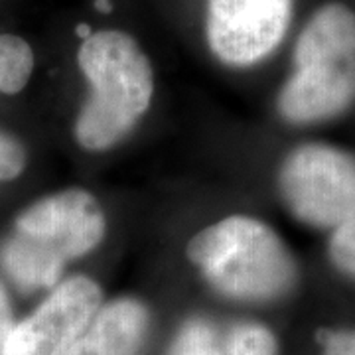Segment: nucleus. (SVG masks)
I'll return each instance as SVG.
<instances>
[{
    "mask_svg": "<svg viewBox=\"0 0 355 355\" xmlns=\"http://www.w3.org/2000/svg\"><path fill=\"white\" fill-rule=\"evenodd\" d=\"M77 62L91 93L77 116L76 139L85 150H105L125 139L148 111L153 67L139 44L119 30L83 40Z\"/></svg>",
    "mask_w": 355,
    "mask_h": 355,
    "instance_id": "nucleus-1",
    "label": "nucleus"
},
{
    "mask_svg": "<svg viewBox=\"0 0 355 355\" xmlns=\"http://www.w3.org/2000/svg\"><path fill=\"white\" fill-rule=\"evenodd\" d=\"M355 101V12L340 2L318 8L294 46V69L279 113L294 125L342 114Z\"/></svg>",
    "mask_w": 355,
    "mask_h": 355,
    "instance_id": "nucleus-2",
    "label": "nucleus"
},
{
    "mask_svg": "<svg viewBox=\"0 0 355 355\" xmlns=\"http://www.w3.org/2000/svg\"><path fill=\"white\" fill-rule=\"evenodd\" d=\"M105 235L99 202L83 190H65L32 203L16 219L0 261L24 291L53 286L64 265L93 251Z\"/></svg>",
    "mask_w": 355,
    "mask_h": 355,
    "instance_id": "nucleus-3",
    "label": "nucleus"
},
{
    "mask_svg": "<svg viewBox=\"0 0 355 355\" xmlns=\"http://www.w3.org/2000/svg\"><path fill=\"white\" fill-rule=\"evenodd\" d=\"M188 257L217 291L237 300H275L296 282V263L280 235L265 221L231 216L200 231Z\"/></svg>",
    "mask_w": 355,
    "mask_h": 355,
    "instance_id": "nucleus-4",
    "label": "nucleus"
},
{
    "mask_svg": "<svg viewBox=\"0 0 355 355\" xmlns=\"http://www.w3.org/2000/svg\"><path fill=\"white\" fill-rule=\"evenodd\" d=\"M279 188L292 216L338 229L355 219V156L331 144H302L280 166Z\"/></svg>",
    "mask_w": 355,
    "mask_h": 355,
    "instance_id": "nucleus-5",
    "label": "nucleus"
},
{
    "mask_svg": "<svg viewBox=\"0 0 355 355\" xmlns=\"http://www.w3.org/2000/svg\"><path fill=\"white\" fill-rule=\"evenodd\" d=\"M292 0H207V42L227 65L247 67L268 58L291 24Z\"/></svg>",
    "mask_w": 355,
    "mask_h": 355,
    "instance_id": "nucleus-6",
    "label": "nucleus"
},
{
    "mask_svg": "<svg viewBox=\"0 0 355 355\" xmlns=\"http://www.w3.org/2000/svg\"><path fill=\"white\" fill-rule=\"evenodd\" d=\"M99 306L101 288L95 280H65L30 316L14 324L0 355H65Z\"/></svg>",
    "mask_w": 355,
    "mask_h": 355,
    "instance_id": "nucleus-7",
    "label": "nucleus"
},
{
    "mask_svg": "<svg viewBox=\"0 0 355 355\" xmlns=\"http://www.w3.org/2000/svg\"><path fill=\"white\" fill-rule=\"evenodd\" d=\"M146 330V308L123 298L99 308L65 355H139Z\"/></svg>",
    "mask_w": 355,
    "mask_h": 355,
    "instance_id": "nucleus-8",
    "label": "nucleus"
},
{
    "mask_svg": "<svg viewBox=\"0 0 355 355\" xmlns=\"http://www.w3.org/2000/svg\"><path fill=\"white\" fill-rule=\"evenodd\" d=\"M34 71V51L20 36H0V93L14 95L26 87Z\"/></svg>",
    "mask_w": 355,
    "mask_h": 355,
    "instance_id": "nucleus-9",
    "label": "nucleus"
},
{
    "mask_svg": "<svg viewBox=\"0 0 355 355\" xmlns=\"http://www.w3.org/2000/svg\"><path fill=\"white\" fill-rule=\"evenodd\" d=\"M223 355H279V342L263 324L245 322L223 334Z\"/></svg>",
    "mask_w": 355,
    "mask_h": 355,
    "instance_id": "nucleus-10",
    "label": "nucleus"
},
{
    "mask_svg": "<svg viewBox=\"0 0 355 355\" xmlns=\"http://www.w3.org/2000/svg\"><path fill=\"white\" fill-rule=\"evenodd\" d=\"M168 355H223V336L214 324L191 320L180 330Z\"/></svg>",
    "mask_w": 355,
    "mask_h": 355,
    "instance_id": "nucleus-11",
    "label": "nucleus"
},
{
    "mask_svg": "<svg viewBox=\"0 0 355 355\" xmlns=\"http://www.w3.org/2000/svg\"><path fill=\"white\" fill-rule=\"evenodd\" d=\"M330 259L338 270L355 279V219L334 229L330 239Z\"/></svg>",
    "mask_w": 355,
    "mask_h": 355,
    "instance_id": "nucleus-12",
    "label": "nucleus"
},
{
    "mask_svg": "<svg viewBox=\"0 0 355 355\" xmlns=\"http://www.w3.org/2000/svg\"><path fill=\"white\" fill-rule=\"evenodd\" d=\"M26 166L24 148L14 139L0 135V180H14Z\"/></svg>",
    "mask_w": 355,
    "mask_h": 355,
    "instance_id": "nucleus-13",
    "label": "nucleus"
},
{
    "mask_svg": "<svg viewBox=\"0 0 355 355\" xmlns=\"http://www.w3.org/2000/svg\"><path fill=\"white\" fill-rule=\"evenodd\" d=\"M322 355H355V330H322Z\"/></svg>",
    "mask_w": 355,
    "mask_h": 355,
    "instance_id": "nucleus-14",
    "label": "nucleus"
},
{
    "mask_svg": "<svg viewBox=\"0 0 355 355\" xmlns=\"http://www.w3.org/2000/svg\"><path fill=\"white\" fill-rule=\"evenodd\" d=\"M14 328V318H12V306L8 300V294L4 291L2 282H0V354H2V347L4 342L8 338V334Z\"/></svg>",
    "mask_w": 355,
    "mask_h": 355,
    "instance_id": "nucleus-15",
    "label": "nucleus"
},
{
    "mask_svg": "<svg viewBox=\"0 0 355 355\" xmlns=\"http://www.w3.org/2000/svg\"><path fill=\"white\" fill-rule=\"evenodd\" d=\"M95 6L103 10V12H109L111 10V2L109 0H95Z\"/></svg>",
    "mask_w": 355,
    "mask_h": 355,
    "instance_id": "nucleus-16",
    "label": "nucleus"
},
{
    "mask_svg": "<svg viewBox=\"0 0 355 355\" xmlns=\"http://www.w3.org/2000/svg\"><path fill=\"white\" fill-rule=\"evenodd\" d=\"M77 34H79V36H83V38H89V36H91V32H89V28L85 24H81L79 28H77Z\"/></svg>",
    "mask_w": 355,
    "mask_h": 355,
    "instance_id": "nucleus-17",
    "label": "nucleus"
}]
</instances>
